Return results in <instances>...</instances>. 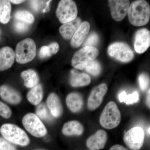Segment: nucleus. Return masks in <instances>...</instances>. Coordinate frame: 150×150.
Returning a JSON list of instances; mask_svg holds the SVG:
<instances>
[{
  "instance_id": "20",
  "label": "nucleus",
  "mask_w": 150,
  "mask_h": 150,
  "mask_svg": "<svg viewBox=\"0 0 150 150\" xmlns=\"http://www.w3.org/2000/svg\"><path fill=\"white\" fill-rule=\"evenodd\" d=\"M84 128L82 124L77 121H68L64 124L62 132L66 136H79L83 134Z\"/></svg>"
},
{
  "instance_id": "41",
  "label": "nucleus",
  "mask_w": 150,
  "mask_h": 150,
  "mask_svg": "<svg viewBox=\"0 0 150 150\" xmlns=\"http://www.w3.org/2000/svg\"><path fill=\"white\" fill-rule=\"evenodd\" d=\"M42 150V149H38V150Z\"/></svg>"
},
{
  "instance_id": "14",
  "label": "nucleus",
  "mask_w": 150,
  "mask_h": 150,
  "mask_svg": "<svg viewBox=\"0 0 150 150\" xmlns=\"http://www.w3.org/2000/svg\"><path fill=\"white\" fill-rule=\"evenodd\" d=\"M0 96L5 101L12 104H18L21 101V95L18 91L8 85L0 87Z\"/></svg>"
},
{
  "instance_id": "29",
  "label": "nucleus",
  "mask_w": 150,
  "mask_h": 150,
  "mask_svg": "<svg viewBox=\"0 0 150 150\" xmlns=\"http://www.w3.org/2000/svg\"><path fill=\"white\" fill-rule=\"evenodd\" d=\"M99 37L98 35L96 33H91L87 38L86 39L85 42L84 43V47L89 46V47H94L98 43Z\"/></svg>"
},
{
  "instance_id": "11",
  "label": "nucleus",
  "mask_w": 150,
  "mask_h": 150,
  "mask_svg": "<svg viewBox=\"0 0 150 150\" xmlns=\"http://www.w3.org/2000/svg\"><path fill=\"white\" fill-rule=\"evenodd\" d=\"M107 91V84L105 83L96 86L92 90L88 99L87 106L89 110H94L99 107Z\"/></svg>"
},
{
  "instance_id": "37",
  "label": "nucleus",
  "mask_w": 150,
  "mask_h": 150,
  "mask_svg": "<svg viewBox=\"0 0 150 150\" xmlns=\"http://www.w3.org/2000/svg\"><path fill=\"white\" fill-rule=\"evenodd\" d=\"M109 150H127V149L121 145H115L110 148Z\"/></svg>"
},
{
  "instance_id": "17",
  "label": "nucleus",
  "mask_w": 150,
  "mask_h": 150,
  "mask_svg": "<svg viewBox=\"0 0 150 150\" xmlns=\"http://www.w3.org/2000/svg\"><path fill=\"white\" fill-rule=\"evenodd\" d=\"M81 23V18L77 17L72 21L62 25L59 28V32L65 39L69 40L72 38Z\"/></svg>"
},
{
  "instance_id": "12",
  "label": "nucleus",
  "mask_w": 150,
  "mask_h": 150,
  "mask_svg": "<svg viewBox=\"0 0 150 150\" xmlns=\"http://www.w3.org/2000/svg\"><path fill=\"white\" fill-rule=\"evenodd\" d=\"M150 46V32L147 28H142L136 32L134 39L135 51L139 54L144 53Z\"/></svg>"
},
{
  "instance_id": "3",
  "label": "nucleus",
  "mask_w": 150,
  "mask_h": 150,
  "mask_svg": "<svg viewBox=\"0 0 150 150\" xmlns=\"http://www.w3.org/2000/svg\"><path fill=\"white\" fill-rule=\"evenodd\" d=\"M121 115L117 105L113 101L106 104L102 111L99 121L100 125L107 129L116 128L121 123Z\"/></svg>"
},
{
  "instance_id": "4",
  "label": "nucleus",
  "mask_w": 150,
  "mask_h": 150,
  "mask_svg": "<svg viewBox=\"0 0 150 150\" xmlns=\"http://www.w3.org/2000/svg\"><path fill=\"white\" fill-rule=\"evenodd\" d=\"M36 54V44L34 40L30 38H26L18 43L15 54L16 62L21 64L31 62Z\"/></svg>"
},
{
  "instance_id": "28",
  "label": "nucleus",
  "mask_w": 150,
  "mask_h": 150,
  "mask_svg": "<svg viewBox=\"0 0 150 150\" xmlns=\"http://www.w3.org/2000/svg\"><path fill=\"white\" fill-rule=\"evenodd\" d=\"M85 69L90 74L97 76L101 72V67L99 62L94 60L89 63Z\"/></svg>"
},
{
  "instance_id": "23",
  "label": "nucleus",
  "mask_w": 150,
  "mask_h": 150,
  "mask_svg": "<svg viewBox=\"0 0 150 150\" xmlns=\"http://www.w3.org/2000/svg\"><path fill=\"white\" fill-rule=\"evenodd\" d=\"M21 76L24 81V86L26 87L32 88L38 84L39 77L34 70L28 69L23 71Z\"/></svg>"
},
{
  "instance_id": "15",
  "label": "nucleus",
  "mask_w": 150,
  "mask_h": 150,
  "mask_svg": "<svg viewBox=\"0 0 150 150\" xmlns=\"http://www.w3.org/2000/svg\"><path fill=\"white\" fill-rule=\"evenodd\" d=\"M90 28V25L88 22L82 23L72 38L71 45L74 48L79 47L88 35Z\"/></svg>"
},
{
  "instance_id": "16",
  "label": "nucleus",
  "mask_w": 150,
  "mask_h": 150,
  "mask_svg": "<svg viewBox=\"0 0 150 150\" xmlns=\"http://www.w3.org/2000/svg\"><path fill=\"white\" fill-rule=\"evenodd\" d=\"M15 54L12 48L4 47L0 50V71L9 69L14 62Z\"/></svg>"
},
{
  "instance_id": "21",
  "label": "nucleus",
  "mask_w": 150,
  "mask_h": 150,
  "mask_svg": "<svg viewBox=\"0 0 150 150\" xmlns=\"http://www.w3.org/2000/svg\"><path fill=\"white\" fill-rule=\"evenodd\" d=\"M71 74L70 83L74 87L85 86L91 82V78L87 74L78 73L75 70H72Z\"/></svg>"
},
{
  "instance_id": "5",
  "label": "nucleus",
  "mask_w": 150,
  "mask_h": 150,
  "mask_svg": "<svg viewBox=\"0 0 150 150\" xmlns=\"http://www.w3.org/2000/svg\"><path fill=\"white\" fill-rule=\"evenodd\" d=\"M99 51L95 47L85 46L76 51L71 60L75 69L83 70L90 62L95 60L99 55Z\"/></svg>"
},
{
  "instance_id": "32",
  "label": "nucleus",
  "mask_w": 150,
  "mask_h": 150,
  "mask_svg": "<svg viewBox=\"0 0 150 150\" xmlns=\"http://www.w3.org/2000/svg\"><path fill=\"white\" fill-rule=\"evenodd\" d=\"M14 27L17 32L22 33L27 31L29 28V25L28 23L18 20L15 23Z\"/></svg>"
},
{
  "instance_id": "10",
  "label": "nucleus",
  "mask_w": 150,
  "mask_h": 150,
  "mask_svg": "<svg viewBox=\"0 0 150 150\" xmlns=\"http://www.w3.org/2000/svg\"><path fill=\"white\" fill-rule=\"evenodd\" d=\"M111 16L114 20L120 21L123 20L128 14L130 7V1L127 0H109Z\"/></svg>"
},
{
  "instance_id": "40",
  "label": "nucleus",
  "mask_w": 150,
  "mask_h": 150,
  "mask_svg": "<svg viewBox=\"0 0 150 150\" xmlns=\"http://www.w3.org/2000/svg\"><path fill=\"white\" fill-rule=\"evenodd\" d=\"M150 127H149L147 130L148 134H149V135H150Z\"/></svg>"
},
{
  "instance_id": "8",
  "label": "nucleus",
  "mask_w": 150,
  "mask_h": 150,
  "mask_svg": "<svg viewBox=\"0 0 150 150\" xmlns=\"http://www.w3.org/2000/svg\"><path fill=\"white\" fill-rule=\"evenodd\" d=\"M108 53L110 57L123 63L130 62L134 56L130 46L123 42L112 43L108 48Z\"/></svg>"
},
{
  "instance_id": "13",
  "label": "nucleus",
  "mask_w": 150,
  "mask_h": 150,
  "mask_svg": "<svg viewBox=\"0 0 150 150\" xmlns=\"http://www.w3.org/2000/svg\"><path fill=\"white\" fill-rule=\"evenodd\" d=\"M108 140L106 131L100 130L89 137L86 141L87 147L91 150H99L105 147Z\"/></svg>"
},
{
  "instance_id": "7",
  "label": "nucleus",
  "mask_w": 150,
  "mask_h": 150,
  "mask_svg": "<svg viewBox=\"0 0 150 150\" xmlns=\"http://www.w3.org/2000/svg\"><path fill=\"white\" fill-rule=\"evenodd\" d=\"M56 14L61 23L64 24L72 21L77 16L78 9L76 3L72 0L60 1Z\"/></svg>"
},
{
  "instance_id": "26",
  "label": "nucleus",
  "mask_w": 150,
  "mask_h": 150,
  "mask_svg": "<svg viewBox=\"0 0 150 150\" xmlns=\"http://www.w3.org/2000/svg\"><path fill=\"white\" fill-rule=\"evenodd\" d=\"M120 102H124L127 105L133 104L139 101V96L138 92L135 91L133 93L127 95L126 91L121 92L118 95Z\"/></svg>"
},
{
  "instance_id": "39",
  "label": "nucleus",
  "mask_w": 150,
  "mask_h": 150,
  "mask_svg": "<svg viewBox=\"0 0 150 150\" xmlns=\"http://www.w3.org/2000/svg\"><path fill=\"white\" fill-rule=\"evenodd\" d=\"M150 89H149V91H148L147 96V99H146V103L147 105L148 106V107L149 108L150 107Z\"/></svg>"
},
{
  "instance_id": "9",
  "label": "nucleus",
  "mask_w": 150,
  "mask_h": 150,
  "mask_svg": "<svg viewBox=\"0 0 150 150\" xmlns=\"http://www.w3.org/2000/svg\"><path fill=\"white\" fill-rule=\"evenodd\" d=\"M144 131L139 126L131 128L126 132L123 137L124 143L133 150L141 149L144 144Z\"/></svg>"
},
{
  "instance_id": "24",
  "label": "nucleus",
  "mask_w": 150,
  "mask_h": 150,
  "mask_svg": "<svg viewBox=\"0 0 150 150\" xmlns=\"http://www.w3.org/2000/svg\"><path fill=\"white\" fill-rule=\"evenodd\" d=\"M11 6L9 1L0 0V22L6 24L9 21Z\"/></svg>"
},
{
  "instance_id": "18",
  "label": "nucleus",
  "mask_w": 150,
  "mask_h": 150,
  "mask_svg": "<svg viewBox=\"0 0 150 150\" xmlns=\"http://www.w3.org/2000/svg\"><path fill=\"white\" fill-rule=\"evenodd\" d=\"M47 107L51 115L54 117L58 118L63 113V107L59 97L54 93L49 95L47 99Z\"/></svg>"
},
{
  "instance_id": "34",
  "label": "nucleus",
  "mask_w": 150,
  "mask_h": 150,
  "mask_svg": "<svg viewBox=\"0 0 150 150\" xmlns=\"http://www.w3.org/2000/svg\"><path fill=\"white\" fill-rule=\"evenodd\" d=\"M45 2V1H30L31 8L35 12H38L41 10L44 6V4L46 3Z\"/></svg>"
},
{
  "instance_id": "33",
  "label": "nucleus",
  "mask_w": 150,
  "mask_h": 150,
  "mask_svg": "<svg viewBox=\"0 0 150 150\" xmlns=\"http://www.w3.org/2000/svg\"><path fill=\"white\" fill-rule=\"evenodd\" d=\"M0 150H16V149L5 139L0 137Z\"/></svg>"
},
{
  "instance_id": "25",
  "label": "nucleus",
  "mask_w": 150,
  "mask_h": 150,
  "mask_svg": "<svg viewBox=\"0 0 150 150\" xmlns=\"http://www.w3.org/2000/svg\"><path fill=\"white\" fill-rule=\"evenodd\" d=\"M35 113L40 119L47 121L52 120V115L48 107L43 103H40L38 105L35 110Z\"/></svg>"
},
{
  "instance_id": "31",
  "label": "nucleus",
  "mask_w": 150,
  "mask_h": 150,
  "mask_svg": "<svg viewBox=\"0 0 150 150\" xmlns=\"http://www.w3.org/2000/svg\"><path fill=\"white\" fill-rule=\"evenodd\" d=\"M12 115V111L8 105L0 101V115L3 118L8 119Z\"/></svg>"
},
{
  "instance_id": "35",
  "label": "nucleus",
  "mask_w": 150,
  "mask_h": 150,
  "mask_svg": "<svg viewBox=\"0 0 150 150\" xmlns=\"http://www.w3.org/2000/svg\"><path fill=\"white\" fill-rule=\"evenodd\" d=\"M52 55L48 46H43L40 48L39 56L41 59H46L50 57Z\"/></svg>"
},
{
  "instance_id": "27",
  "label": "nucleus",
  "mask_w": 150,
  "mask_h": 150,
  "mask_svg": "<svg viewBox=\"0 0 150 150\" xmlns=\"http://www.w3.org/2000/svg\"><path fill=\"white\" fill-rule=\"evenodd\" d=\"M15 18L19 21L28 23H32L35 20L32 14L25 10H19L16 11L15 14Z\"/></svg>"
},
{
  "instance_id": "6",
  "label": "nucleus",
  "mask_w": 150,
  "mask_h": 150,
  "mask_svg": "<svg viewBox=\"0 0 150 150\" xmlns=\"http://www.w3.org/2000/svg\"><path fill=\"white\" fill-rule=\"evenodd\" d=\"M22 123L26 131L33 137L41 138L47 134L46 126L34 113L29 112L25 114L23 118Z\"/></svg>"
},
{
  "instance_id": "19",
  "label": "nucleus",
  "mask_w": 150,
  "mask_h": 150,
  "mask_svg": "<svg viewBox=\"0 0 150 150\" xmlns=\"http://www.w3.org/2000/svg\"><path fill=\"white\" fill-rule=\"evenodd\" d=\"M66 103L68 107L73 112H80L83 105L82 96L77 92L71 93L67 96Z\"/></svg>"
},
{
  "instance_id": "1",
  "label": "nucleus",
  "mask_w": 150,
  "mask_h": 150,
  "mask_svg": "<svg viewBox=\"0 0 150 150\" xmlns=\"http://www.w3.org/2000/svg\"><path fill=\"white\" fill-rule=\"evenodd\" d=\"M129 22L135 26H142L147 24L150 18V7L144 0L134 1L130 5L128 12Z\"/></svg>"
},
{
  "instance_id": "36",
  "label": "nucleus",
  "mask_w": 150,
  "mask_h": 150,
  "mask_svg": "<svg viewBox=\"0 0 150 150\" xmlns=\"http://www.w3.org/2000/svg\"><path fill=\"white\" fill-rule=\"evenodd\" d=\"M52 55L56 54L59 50V45L56 42H53L48 46Z\"/></svg>"
},
{
  "instance_id": "38",
  "label": "nucleus",
  "mask_w": 150,
  "mask_h": 150,
  "mask_svg": "<svg viewBox=\"0 0 150 150\" xmlns=\"http://www.w3.org/2000/svg\"><path fill=\"white\" fill-rule=\"evenodd\" d=\"M10 2L13 3L15 4H21V3L24 2L25 1H21V0H11V1H9Z\"/></svg>"
},
{
  "instance_id": "2",
  "label": "nucleus",
  "mask_w": 150,
  "mask_h": 150,
  "mask_svg": "<svg viewBox=\"0 0 150 150\" xmlns=\"http://www.w3.org/2000/svg\"><path fill=\"white\" fill-rule=\"evenodd\" d=\"M0 132L4 139L11 144L25 146L30 140L24 130L15 124L6 123L0 128Z\"/></svg>"
},
{
  "instance_id": "22",
  "label": "nucleus",
  "mask_w": 150,
  "mask_h": 150,
  "mask_svg": "<svg viewBox=\"0 0 150 150\" xmlns=\"http://www.w3.org/2000/svg\"><path fill=\"white\" fill-rule=\"evenodd\" d=\"M43 91L42 86L38 84L32 88L27 94L28 100L31 104L38 105L42 101L43 98Z\"/></svg>"
},
{
  "instance_id": "30",
  "label": "nucleus",
  "mask_w": 150,
  "mask_h": 150,
  "mask_svg": "<svg viewBox=\"0 0 150 150\" xmlns=\"http://www.w3.org/2000/svg\"><path fill=\"white\" fill-rule=\"evenodd\" d=\"M139 84L142 91H144L147 88L150 83V79L149 76L145 74H142L139 76Z\"/></svg>"
}]
</instances>
